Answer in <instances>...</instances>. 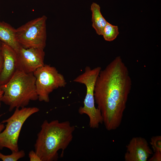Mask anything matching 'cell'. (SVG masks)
I'll use <instances>...</instances> for the list:
<instances>
[{"instance_id":"obj_1","label":"cell","mask_w":161,"mask_h":161,"mask_svg":"<svg viewBox=\"0 0 161 161\" xmlns=\"http://www.w3.org/2000/svg\"><path fill=\"white\" fill-rule=\"evenodd\" d=\"M131 86L128 68L120 56L117 57L100 71L94 97L107 130H115L120 126Z\"/></svg>"},{"instance_id":"obj_2","label":"cell","mask_w":161,"mask_h":161,"mask_svg":"<svg viewBox=\"0 0 161 161\" xmlns=\"http://www.w3.org/2000/svg\"><path fill=\"white\" fill-rule=\"evenodd\" d=\"M35 144V151L41 161H55L58 151L62 150L61 157L72 141L75 126L69 121L45 120L41 126Z\"/></svg>"},{"instance_id":"obj_3","label":"cell","mask_w":161,"mask_h":161,"mask_svg":"<svg viewBox=\"0 0 161 161\" xmlns=\"http://www.w3.org/2000/svg\"><path fill=\"white\" fill-rule=\"evenodd\" d=\"M35 81L33 73L17 69L7 83L0 85L3 92L1 101L9 106V112L25 107L31 101L38 100Z\"/></svg>"},{"instance_id":"obj_4","label":"cell","mask_w":161,"mask_h":161,"mask_svg":"<svg viewBox=\"0 0 161 161\" xmlns=\"http://www.w3.org/2000/svg\"><path fill=\"white\" fill-rule=\"evenodd\" d=\"M101 70L97 66L92 69L87 66L84 72L75 78L73 81L84 84L86 87V95L83 106H80L78 112L81 115L86 114L89 118V126L92 129L98 128L103 123V118L100 110L95 106L94 91L98 76Z\"/></svg>"},{"instance_id":"obj_5","label":"cell","mask_w":161,"mask_h":161,"mask_svg":"<svg viewBox=\"0 0 161 161\" xmlns=\"http://www.w3.org/2000/svg\"><path fill=\"white\" fill-rule=\"evenodd\" d=\"M39 110L35 107L16 108L10 117L1 122V123L7 124L0 133V150L6 148L12 152L19 151L18 140L23 125L30 116Z\"/></svg>"},{"instance_id":"obj_6","label":"cell","mask_w":161,"mask_h":161,"mask_svg":"<svg viewBox=\"0 0 161 161\" xmlns=\"http://www.w3.org/2000/svg\"><path fill=\"white\" fill-rule=\"evenodd\" d=\"M47 17L44 15L29 21L16 29L20 45L25 48L44 49L46 45Z\"/></svg>"},{"instance_id":"obj_7","label":"cell","mask_w":161,"mask_h":161,"mask_svg":"<svg viewBox=\"0 0 161 161\" xmlns=\"http://www.w3.org/2000/svg\"><path fill=\"white\" fill-rule=\"evenodd\" d=\"M38 100L48 103L49 95L54 90L64 87L66 83L63 75L54 67L44 64L33 73Z\"/></svg>"},{"instance_id":"obj_8","label":"cell","mask_w":161,"mask_h":161,"mask_svg":"<svg viewBox=\"0 0 161 161\" xmlns=\"http://www.w3.org/2000/svg\"><path fill=\"white\" fill-rule=\"evenodd\" d=\"M45 55L44 49L25 48L21 46L17 52V69L27 73H33L44 64Z\"/></svg>"},{"instance_id":"obj_9","label":"cell","mask_w":161,"mask_h":161,"mask_svg":"<svg viewBox=\"0 0 161 161\" xmlns=\"http://www.w3.org/2000/svg\"><path fill=\"white\" fill-rule=\"evenodd\" d=\"M126 148L125 161H146L153 154L147 140L141 137L132 138Z\"/></svg>"},{"instance_id":"obj_10","label":"cell","mask_w":161,"mask_h":161,"mask_svg":"<svg viewBox=\"0 0 161 161\" xmlns=\"http://www.w3.org/2000/svg\"><path fill=\"white\" fill-rule=\"evenodd\" d=\"M1 50L3 62L0 75V85L7 83L17 69L16 52L10 47L3 42Z\"/></svg>"},{"instance_id":"obj_11","label":"cell","mask_w":161,"mask_h":161,"mask_svg":"<svg viewBox=\"0 0 161 161\" xmlns=\"http://www.w3.org/2000/svg\"><path fill=\"white\" fill-rule=\"evenodd\" d=\"M0 41L10 47L17 53L21 47L17 39L16 29L3 21H0Z\"/></svg>"},{"instance_id":"obj_12","label":"cell","mask_w":161,"mask_h":161,"mask_svg":"<svg viewBox=\"0 0 161 161\" xmlns=\"http://www.w3.org/2000/svg\"><path fill=\"white\" fill-rule=\"evenodd\" d=\"M99 5L93 2L91 6L92 13V26L99 35H102L104 28L107 21L103 17L100 12Z\"/></svg>"},{"instance_id":"obj_13","label":"cell","mask_w":161,"mask_h":161,"mask_svg":"<svg viewBox=\"0 0 161 161\" xmlns=\"http://www.w3.org/2000/svg\"><path fill=\"white\" fill-rule=\"evenodd\" d=\"M119 34L118 26L112 25L107 22L104 28L102 35L105 40L111 41L114 40Z\"/></svg>"},{"instance_id":"obj_14","label":"cell","mask_w":161,"mask_h":161,"mask_svg":"<svg viewBox=\"0 0 161 161\" xmlns=\"http://www.w3.org/2000/svg\"><path fill=\"white\" fill-rule=\"evenodd\" d=\"M25 153L23 150L12 151L10 155H5L0 152V159L3 161H17L24 157Z\"/></svg>"},{"instance_id":"obj_15","label":"cell","mask_w":161,"mask_h":161,"mask_svg":"<svg viewBox=\"0 0 161 161\" xmlns=\"http://www.w3.org/2000/svg\"><path fill=\"white\" fill-rule=\"evenodd\" d=\"M150 143L154 153H161V136H154L151 138Z\"/></svg>"},{"instance_id":"obj_16","label":"cell","mask_w":161,"mask_h":161,"mask_svg":"<svg viewBox=\"0 0 161 161\" xmlns=\"http://www.w3.org/2000/svg\"><path fill=\"white\" fill-rule=\"evenodd\" d=\"M28 155L30 161H41L35 152L33 150L29 152Z\"/></svg>"},{"instance_id":"obj_17","label":"cell","mask_w":161,"mask_h":161,"mask_svg":"<svg viewBox=\"0 0 161 161\" xmlns=\"http://www.w3.org/2000/svg\"><path fill=\"white\" fill-rule=\"evenodd\" d=\"M149 161H161V153H154L152 157L149 159Z\"/></svg>"},{"instance_id":"obj_18","label":"cell","mask_w":161,"mask_h":161,"mask_svg":"<svg viewBox=\"0 0 161 161\" xmlns=\"http://www.w3.org/2000/svg\"><path fill=\"white\" fill-rule=\"evenodd\" d=\"M3 62V57L1 50L0 49V75L2 71Z\"/></svg>"},{"instance_id":"obj_19","label":"cell","mask_w":161,"mask_h":161,"mask_svg":"<svg viewBox=\"0 0 161 161\" xmlns=\"http://www.w3.org/2000/svg\"><path fill=\"white\" fill-rule=\"evenodd\" d=\"M5 126L3 123H0V133L5 128Z\"/></svg>"},{"instance_id":"obj_20","label":"cell","mask_w":161,"mask_h":161,"mask_svg":"<svg viewBox=\"0 0 161 161\" xmlns=\"http://www.w3.org/2000/svg\"><path fill=\"white\" fill-rule=\"evenodd\" d=\"M3 94V92L1 89L0 87V108L1 106V98Z\"/></svg>"},{"instance_id":"obj_21","label":"cell","mask_w":161,"mask_h":161,"mask_svg":"<svg viewBox=\"0 0 161 161\" xmlns=\"http://www.w3.org/2000/svg\"><path fill=\"white\" fill-rule=\"evenodd\" d=\"M1 44H2V42H0V49H1Z\"/></svg>"}]
</instances>
